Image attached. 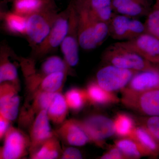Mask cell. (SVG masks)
<instances>
[{
    "label": "cell",
    "mask_w": 159,
    "mask_h": 159,
    "mask_svg": "<svg viewBox=\"0 0 159 159\" xmlns=\"http://www.w3.org/2000/svg\"><path fill=\"white\" fill-rule=\"evenodd\" d=\"M73 2L78 14L80 47L86 51L93 50L109 35L108 23L95 19L86 9Z\"/></svg>",
    "instance_id": "cell-1"
},
{
    "label": "cell",
    "mask_w": 159,
    "mask_h": 159,
    "mask_svg": "<svg viewBox=\"0 0 159 159\" xmlns=\"http://www.w3.org/2000/svg\"><path fill=\"white\" fill-rule=\"evenodd\" d=\"M102 57L108 64L137 72L147 70L154 64L134 51L117 43L107 48Z\"/></svg>",
    "instance_id": "cell-2"
},
{
    "label": "cell",
    "mask_w": 159,
    "mask_h": 159,
    "mask_svg": "<svg viewBox=\"0 0 159 159\" xmlns=\"http://www.w3.org/2000/svg\"><path fill=\"white\" fill-rule=\"evenodd\" d=\"M58 13L56 7L34 13L27 17L26 37L32 51L47 37Z\"/></svg>",
    "instance_id": "cell-3"
},
{
    "label": "cell",
    "mask_w": 159,
    "mask_h": 159,
    "mask_svg": "<svg viewBox=\"0 0 159 159\" xmlns=\"http://www.w3.org/2000/svg\"><path fill=\"white\" fill-rule=\"evenodd\" d=\"M70 6L59 12L54 25L47 37L39 45L32 51L33 55L41 57L54 51L60 47L67 32Z\"/></svg>",
    "instance_id": "cell-4"
},
{
    "label": "cell",
    "mask_w": 159,
    "mask_h": 159,
    "mask_svg": "<svg viewBox=\"0 0 159 159\" xmlns=\"http://www.w3.org/2000/svg\"><path fill=\"white\" fill-rule=\"evenodd\" d=\"M122 93L121 102L126 107L146 116H159V89Z\"/></svg>",
    "instance_id": "cell-5"
},
{
    "label": "cell",
    "mask_w": 159,
    "mask_h": 159,
    "mask_svg": "<svg viewBox=\"0 0 159 159\" xmlns=\"http://www.w3.org/2000/svg\"><path fill=\"white\" fill-rule=\"evenodd\" d=\"M109 36L116 40H129L146 32L144 23L134 18L114 13L108 23Z\"/></svg>",
    "instance_id": "cell-6"
},
{
    "label": "cell",
    "mask_w": 159,
    "mask_h": 159,
    "mask_svg": "<svg viewBox=\"0 0 159 159\" xmlns=\"http://www.w3.org/2000/svg\"><path fill=\"white\" fill-rule=\"evenodd\" d=\"M136 72L108 64L97 72L96 81L105 90L114 93L125 88Z\"/></svg>",
    "instance_id": "cell-7"
},
{
    "label": "cell",
    "mask_w": 159,
    "mask_h": 159,
    "mask_svg": "<svg viewBox=\"0 0 159 159\" xmlns=\"http://www.w3.org/2000/svg\"><path fill=\"white\" fill-rule=\"evenodd\" d=\"M70 11L69 27L64 39L60 45L64 59L70 67L78 64L79 61V43L78 33V14L74 2L70 3Z\"/></svg>",
    "instance_id": "cell-8"
},
{
    "label": "cell",
    "mask_w": 159,
    "mask_h": 159,
    "mask_svg": "<svg viewBox=\"0 0 159 159\" xmlns=\"http://www.w3.org/2000/svg\"><path fill=\"white\" fill-rule=\"evenodd\" d=\"M80 122L90 142L100 147L107 139L116 134L114 121L105 116L92 115Z\"/></svg>",
    "instance_id": "cell-9"
},
{
    "label": "cell",
    "mask_w": 159,
    "mask_h": 159,
    "mask_svg": "<svg viewBox=\"0 0 159 159\" xmlns=\"http://www.w3.org/2000/svg\"><path fill=\"white\" fill-rule=\"evenodd\" d=\"M117 43L134 51L152 63L159 65V39L148 32Z\"/></svg>",
    "instance_id": "cell-10"
},
{
    "label": "cell",
    "mask_w": 159,
    "mask_h": 159,
    "mask_svg": "<svg viewBox=\"0 0 159 159\" xmlns=\"http://www.w3.org/2000/svg\"><path fill=\"white\" fill-rule=\"evenodd\" d=\"M4 145L0 151V158L18 159L25 157L30 148V140L23 132L10 126L4 137Z\"/></svg>",
    "instance_id": "cell-11"
},
{
    "label": "cell",
    "mask_w": 159,
    "mask_h": 159,
    "mask_svg": "<svg viewBox=\"0 0 159 159\" xmlns=\"http://www.w3.org/2000/svg\"><path fill=\"white\" fill-rule=\"evenodd\" d=\"M155 89H159V65L153 64L147 70L137 72L121 92L133 93Z\"/></svg>",
    "instance_id": "cell-12"
},
{
    "label": "cell",
    "mask_w": 159,
    "mask_h": 159,
    "mask_svg": "<svg viewBox=\"0 0 159 159\" xmlns=\"http://www.w3.org/2000/svg\"><path fill=\"white\" fill-rule=\"evenodd\" d=\"M50 121L46 110L40 111L35 117L30 133L29 150L31 155L55 135L51 129Z\"/></svg>",
    "instance_id": "cell-13"
},
{
    "label": "cell",
    "mask_w": 159,
    "mask_h": 159,
    "mask_svg": "<svg viewBox=\"0 0 159 159\" xmlns=\"http://www.w3.org/2000/svg\"><path fill=\"white\" fill-rule=\"evenodd\" d=\"M17 85L12 83L3 82L0 86V115L13 121L17 118L20 105Z\"/></svg>",
    "instance_id": "cell-14"
},
{
    "label": "cell",
    "mask_w": 159,
    "mask_h": 159,
    "mask_svg": "<svg viewBox=\"0 0 159 159\" xmlns=\"http://www.w3.org/2000/svg\"><path fill=\"white\" fill-rule=\"evenodd\" d=\"M56 134L72 146H82L90 142L80 121L75 119H70L63 122Z\"/></svg>",
    "instance_id": "cell-15"
},
{
    "label": "cell",
    "mask_w": 159,
    "mask_h": 159,
    "mask_svg": "<svg viewBox=\"0 0 159 159\" xmlns=\"http://www.w3.org/2000/svg\"><path fill=\"white\" fill-rule=\"evenodd\" d=\"M114 13L138 19L146 16L152 7L150 0H112Z\"/></svg>",
    "instance_id": "cell-16"
},
{
    "label": "cell",
    "mask_w": 159,
    "mask_h": 159,
    "mask_svg": "<svg viewBox=\"0 0 159 159\" xmlns=\"http://www.w3.org/2000/svg\"><path fill=\"white\" fill-rule=\"evenodd\" d=\"M74 2L86 9L95 19L108 23L114 14L112 0H75Z\"/></svg>",
    "instance_id": "cell-17"
},
{
    "label": "cell",
    "mask_w": 159,
    "mask_h": 159,
    "mask_svg": "<svg viewBox=\"0 0 159 159\" xmlns=\"http://www.w3.org/2000/svg\"><path fill=\"white\" fill-rule=\"evenodd\" d=\"M27 17L14 11H1V19L3 30L14 36H25Z\"/></svg>",
    "instance_id": "cell-18"
},
{
    "label": "cell",
    "mask_w": 159,
    "mask_h": 159,
    "mask_svg": "<svg viewBox=\"0 0 159 159\" xmlns=\"http://www.w3.org/2000/svg\"><path fill=\"white\" fill-rule=\"evenodd\" d=\"M12 2V11L26 17L56 7L54 0H13Z\"/></svg>",
    "instance_id": "cell-19"
},
{
    "label": "cell",
    "mask_w": 159,
    "mask_h": 159,
    "mask_svg": "<svg viewBox=\"0 0 159 159\" xmlns=\"http://www.w3.org/2000/svg\"><path fill=\"white\" fill-rule=\"evenodd\" d=\"M88 102L98 106H106L119 102V98L112 92L105 90L97 81L91 82L85 90Z\"/></svg>",
    "instance_id": "cell-20"
},
{
    "label": "cell",
    "mask_w": 159,
    "mask_h": 159,
    "mask_svg": "<svg viewBox=\"0 0 159 159\" xmlns=\"http://www.w3.org/2000/svg\"><path fill=\"white\" fill-rule=\"evenodd\" d=\"M129 138L136 141L145 150L147 156H159V143L143 125L136 126Z\"/></svg>",
    "instance_id": "cell-21"
},
{
    "label": "cell",
    "mask_w": 159,
    "mask_h": 159,
    "mask_svg": "<svg viewBox=\"0 0 159 159\" xmlns=\"http://www.w3.org/2000/svg\"><path fill=\"white\" fill-rule=\"evenodd\" d=\"M12 51L6 45L1 46L0 51V83L9 82L17 85L18 76L16 66L9 61Z\"/></svg>",
    "instance_id": "cell-22"
},
{
    "label": "cell",
    "mask_w": 159,
    "mask_h": 159,
    "mask_svg": "<svg viewBox=\"0 0 159 159\" xmlns=\"http://www.w3.org/2000/svg\"><path fill=\"white\" fill-rule=\"evenodd\" d=\"M68 108L64 96L59 92L55 93L47 110L50 121L55 124H62L66 121Z\"/></svg>",
    "instance_id": "cell-23"
},
{
    "label": "cell",
    "mask_w": 159,
    "mask_h": 159,
    "mask_svg": "<svg viewBox=\"0 0 159 159\" xmlns=\"http://www.w3.org/2000/svg\"><path fill=\"white\" fill-rule=\"evenodd\" d=\"M114 143V145L121 151L126 159H139L147 156L142 146L130 138H122L116 140Z\"/></svg>",
    "instance_id": "cell-24"
},
{
    "label": "cell",
    "mask_w": 159,
    "mask_h": 159,
    "mask_svg": "<svg viewBox=\"0 0 159 159\" xmlns=\"http://www.w3.org/2000/svg\"><path fill=\"white\" fill-rule=\"evenodd\" d=\"M61 149L58 139L55 136L47 140L40 148L32 154L31 157L34 159H54L60 155Z\"/></svg>",
    "instance_id": "cell-25"
},
{
    "label": "cell",
    "mask_w": 159,
    "mask_h": 159,
    "mask_svg": "<svg viewBox=\"0 0 159 159\" xmlns=\"http://www.w3.org/2000/svg\"><path fill=\"white\" fill-rule=\"evenodd\" d=\"M70 68L65 60L57 55H53L46 58L43 62L39 74L43 76L60 72L68 74Z\"/></svg>",
    "instance_id": "cell-26"
},
{
    "label": "cell",
    "mask_w": 159,
    "mask_h": 159,
    "mask_svg": "<svg viewBox=\"0 0 159 159\" xmlns=\"http://www.w3.org/2000/svg\"><path fill=\"white\" fill-rule=\"evenodd\" d=\"M64 97L69 108L74 111H79L88 102L85 90L77 88L67 91Z\"/></svg>",
    "instance_id": "cell-27"
},
{
    "label": "cell",
    "mask_w": 159,
    "mask_h": 159,
    "mask_svg": "<svg viewBox=\"0 0 159 159\" xmlns=\"http://www.w3.org/2000/svg\"><path fill=\"white\" fill-rule=\"evenodd\" d=\"M116 134L121 138H129L136 127L134 120L129 115L119 113L114 120Z\"/></svg>",
    "instance_id": "cell-28"
},
{
    "label": "cell",
    "mask_w": 159,
    "mask_h": 159,
    "mask_svg": "<svg viewBox=\"0 0 159 159\" xmlns=\"http://www.w3.org/2000/svg\"><path fill=\"white\" fill-rule=\"evenodd\" d=\"M144 25L146 32L159 39V0H156L152 7Z\"/></svg>",
    "instance_id": "cell-29"
},
{
    "label": "cell",
    "mask_w": 159,
    "mask_h": 159,
    "mask_svg": "<svg viewBox=\"0 0 159 159\" xmlns=\"http://www.w3.org/2000/svg\"><path fill=\"white\" fill-rule=\"evenodd\" d=\"M55 93H49L40 91L38 92L33 104L34 111H39L46 110H48L51 104Z\"/></svg>",
    "instance_id": "cell-30"
},
{
    "label": "cell",
    "mask_w": 159,
    "mask_h": 159,
    "mask_svg": "<svg viewBox=\"0 0 159 159\" xmlns=\"http://www.w3.org/2000/svg\"><path fill=\"white\" fill-rule=\"evenodd\" d=\"M141 125L144 126L159 143V116L144 117L142 119Z\"/></svg>",
    "instance_id": "cell-31"
},
{
    "label": "cell",
    "mask_w": 159,
    "mask_h": 159,
    "mask_svg": "<svg viewBox=\"0 0 159 159\" xmlns=\"http://www.w3.org/2000/svg\"><path fill=\"white\" fill-rule=\"evenodd\" d=\"M101 159H126L121 151L114 146L110 148L100 157Z\"/></svg>",
    "instance_id": "cell-32"
},
{
    "label": "cell",
    "mask_w": 159,
    "mask_h": 159,
    "mask_svg": "<svg viewBox=\"0 0 159 159\" xmlns=\"http://www.w3.org/2000/svg\"><path fill=\"white\" fill-rule=\"evenodd\" d=\"M83 156L79 149L74 147H69L63 151L61 159H80Z\"/></svg>",
    "instance_id": "cell-33"
},
{
    "label": "cell",
    "mask_w": 159,
    "mask_h": 159,
    "mask_svg": "<svg viewBox=\"0 0 159 159\" xmlns=\"http://www.w3.org/2000/svg\"><path fill=\"white\" fill-rule=\"evenodd\" d=\"M11 121L0 115V138L2 139L5 137L7 131L10 128Z\"/></svg>",
    "instance_id": "cell-34"
},
{
    "label": "cell",
    "mask_w": 159,
    "mask_h": 159,
    "mask_svg": "<svg viewBox=\"0 0 159 159\" xmlns=\"http://www.w3.org/2000/svg\"><path fill=\"white\" fill-rule=\"evenodd\" d=\"M4 2H10V1H12L13 0H2Z\"/></svg>",
    "instance_id": "cell-35"
}]
</instances>
